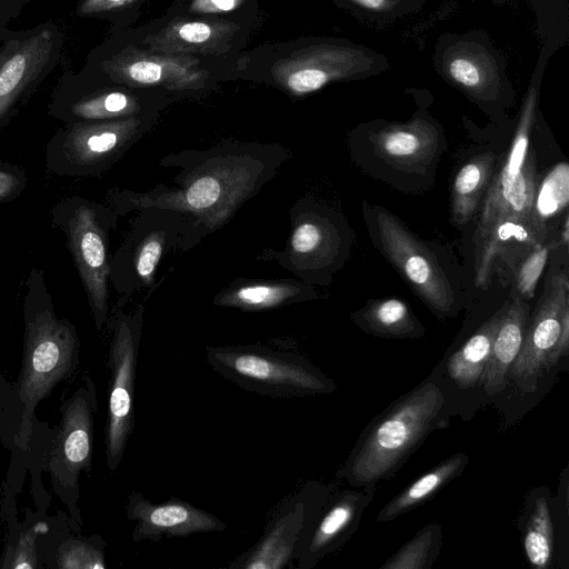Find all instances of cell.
Segmentation results:
<instances>
[{"mask_svg":"<svg viewBox=\"0 0 569 569\" xmlns=\"http://www.w3.org/2000/svg\"><path fill=\"white\" fill-rule=\"evenodd\" d=\"M373 141L378 152L388 161L405 166L419 164L433 154L437 132L429 122L417 119L379 130Z\"/></svg>","mask_w":569,"mask_h":569,"instance_id":"obj_25","label":"cell"},{"mask_svg":"<svg viewBox=\"0 0 569 569\" xmlns=\"http://www.w3.org/2000/svg\"><path fill=\"white\" fill-rule=\"evenodd\" d=\"M27 287L23 362L18 390L23 409L20 443L28 442L34 408L71 372L78 357L76 331L68 321L56 317L42 273L33 270Z\"/></svg>","mask_w":569,"mask_h":569,"instance_id":"obj_3","label":"cell"},{"mask_svg":"<svg viewBox=\"0 0 569 569\" xmlns=\"http://www.w3.org/2000/svg\"><path fill=\"white\" fill-rule=\"evenodd\" d=\"M63 217L68 247L78 268L96 327L101 330L109 310L108 281L111 268L109 231L118 214L86 199L71 200Z\"/></svg>","mask_w":569,"mask_h":569,"instance_id":"obj_9","label":"cell"},{"mask_svg":"<svg viewBox=\"0 0 569 569\" xmlns=\"http://www.w3.org/2000/svg\"><path fill=\"white\" fill-rule=\"evenodd\" d=\"M448 77L462 89L481 96L496 81V70L488 54L458 47L445 60Z\"/></svg>","mask_w":569,"mask_h":569,"instance_id":"obj_28","label":"cell"},{"mask_svg":"<svg viewBox=\"0 0 569 569\" xmlns=\"http://www.w3.org/2000/svg\"><path fill=\"white\" fill-rule=\"evenodd\" d=\"M493 162V154L486 153L458 171L452 186V217L457 223H467L478 210L492 176Z\"/></svg>","mask_w":569,"mask_h":569,"instance_id":"obj_27","label":"cell"},{"mask_svg":"<svg viewBox=\"0 0 569 569\" xmlns=\"http://www.w3.org/2000/svg\"><path fill=\"white\" fill-rule=\"evenodd\" d=\"M58 566L63 569H103L106 567L101 550L83 541H71L61 547Z\"/></svg>","mask_w":569,"mask_h":569,"instance_id":"obj_31","label":"cell"},{"mask_svg":"<svg viewBox=\"0 0 569 569\" xmlns=\"http://www.w3.org/2000/svg\"><path fill=\"white\" fill-rule=\"evenodd\" d=\"M289 157L279 144L228 142L183 150L161 160V166L179 169L169 183L144 192H114L112 209L118 216L147 207L177 210L202 239L228 222Z\"/></svg>","mask_w":569,"mask_h":569,"instance_id":"obj_1","label":"cell"},{"mask_svg":"<svg viewBox=\"0 0 569 569\" xmlns=\"http://www.w3.org/2000/svg\"><path fill=\"white\" fill-rule=\"evenodd\" d=\"M93 392L81 389L63 410L51 456V471L64 487H73L80 471L89 470L92 455Z\"/></svg>","mask_w":569,"mask_h":569,"instance_id":"obj_17","label":"cell"},{"mask_svg":"<svg viewBox=\"0 0 569 569\" xmlns=\"http://www.w3.org/2000/svg\"><path fill=\"white\" fill-rule=\"evenodd\" d=\"M153 120L140 114L64 124L47 144V167L57 174L99 176L137 143Z\"/></svg>","mask_w":569,"mask_h":569,"instance_id":"obj_6","label":"cell"},{"mask_svg":"<svg viewBox=\"0 0 569 569\" xmlns=\"http://www.w3.org/2000/svg\"><path fill=\"white\" fill-rule=\"evenodd\" d=\"M446 409L445 386L431 375L363 428L337 477L352 488L389 479L439 427Z\"/></svg>","mask_w":569,"mask_h":569,"instance_id":"obj_2","label":"cell"},{"mask_svg":"<svg viewBox=\"0 0 569 569\" xmlns=\"http://www.w3.org/2000/svg\"><path fill=\"white\" fill-rule=\"evenodd\" d=\"M36 0H0V42L10 31L9 24L16 20L24 7Z\"/></svg>","mask_w":569,"mask_h":569,"instance_id":"obj_36","label":"cell"},{"mask_svg":"<svg viewBox=\"0 0 569 569\" xmlns=\"http://www.w3.org/2000/svg\"><path fill=\"white\" fill-rule=\"evenodd\" d=\"M127 510L128 518L136 522L132 532L136 542L159 541L162 537H186L226 529V525L213 515L177 498L152 503L140 492H133Z\"/></svg>","mask_w":569,"mask_h":569,"instance_id":"obj_16","label":"cell"},{"mask_svg":"<svg viewBox=\"0 0 569 569\" xmlns=\"http://www.w3.org/2000/svg\"><path fill=\"white\" fill-rule=\"evenodd\" d=\"M538 89L532 84L526 96L517 130L503 166L488 184L475 239L492 224L507 219L546 224L533 209L536 193V156L529 150Z\"/></svg>","mask_w":569,"mask_h":569,"instance_id":"obj_7","label":"cell"},{"mask_svg":"<svg viewBox=\"0 0 569 569\" xmlns=\"http://www.w3.org/2000/svg\"><path fill=\"white\" fill-rule=\"evenodd\" d=\"M568 236H569V234H568V218L566 217V220H565V227H563V236H562V237H563L565 242H567V241H568Z\"/></svg>","mask_w":569,"mask_h":569,"instance_id":"obj_41","label":"cell"},{"mask_svg":"<svg viewBox=\"0 0 569 569\" xmlns=\"http://www.w3.org/2000/svg\"><path fill=\"white\" fill-rule=\"evenodd\" d=\"M332 489L312 481L279 509L264 535L230 567L279 569L291 560L295 549L326 505Z\"/></svg>","mask_w":569,"mask_h":569,"instance_id":"obj_13","label":"cell"},{"mask_svg":"<svg viewBox=\"0 0 569 569\" xmlns=\"http://www.w3.org/2000/svg\"><path fill=\"white\" fill-rule=\"evenodd\" d=\"M64 37L51 20L14 31V43L0 67V128L7 124L56 69Z\"/></svg>","mask_w":569,"mask_h":569,"instance_id":"obj_11","label":"cell"},{"mask_svg":"<svg viewBox=\"0 0 569 569\" xmlns=\"http://www.w3.org/2000/svg\"><path fill=\"white\" fill-rule=\"evenodd\" d=\"M136 211L138 214L124 241L111 259L109 280L123 298L154 290L164 258L186 252L201 241L188 219L177 210L147 207Z\"/></svg>","mask_w":569,"mask_h":569,"instance_id":"obj_4","label":"cell"},{"mask_svg":"<svg viewBox=\"0 0 569 569\" xmlns=\"http://www.w3.org/2000/svg\"><path fill=\"white\" fill-rule=\"evenodd\" d=\"M469 462L463 452L455 453L417 478L378 512L377 522H389L430 500L445 486L459 477Z\"/></svg>","mask_w":569,"mask_h":569,"instance_id":"obj_24","label":"cell"},{"mask_svg":"<svg viewBox=\"0 0 569 569\" xmlns=\"http://www.w3.org/2000/svg\"><path fill=\"white\" fill-rule=\"evenodd\" d=\"M569 200V167L567 162L556 164L536 189L533 209L546 222L565 209Z\"/></svg>","mask_w":569,"mask_h":569,"instance_id":"obj_30","label":"cell"},{"mask_svg":"<svg viewBox=\"0 0 569 569\" xmlns=\"http://www.w3.org/2000/svg\"><path fill=\"white\" fill-rule=\"evenodd\" d=\"M14 43V30H10L0 43V67L9 54Z\"/></svg>","mask_w":569,"mask_h":569,"instance_id":"obj_40","label":"cell"},{"mask_svg":"<svg viewBox=\"0 0 569 569\" xmlns=\"http://www.w3.org/2000/svg\"><path fill=\"white\" fill-rule=\"evenodd\" d=\"M204 8H213L214 10L228 11L237 6V0H201Z\"/></svg>","mask_w":569,"mask_h":569,"instance_id":"obj_39","label":"cell"},{"mask_svg":"<svg viewBox=\"0 0 569 569\" xmlns=\"http://www.w3.org/2000/svg\"><path fill=\"white\" fill-rule=\"evenodd\" d=\"M547 487L532 489L519 519L523 553L531 567L549 569L553 563L556 532Z\"/></svg>","mask_w":569,"mask_h":569,"instance_id":"obj_21","label":"cell"},{"mask_svg":"<svg viewBox=\"0 0 569 569\" xmlns=\"http://www.w3.org/2000/svg\"><path fill=\"white\" fill-rule=\"evenodd\" d=\"M373 63V57L362 49L319 47L281 68L280 79L295 94H306L331 81L365 74L372 69Z\"/></svg>","mask_w":569,"mask_h":569,"instance_id":"obj_18","label":"cell"},{"mask_svg":"<svg viewBox=\"0 0 569 569\" xmlns=\"http://www.w3.org/2000/svg\"><path fill=\"white\" fill-rule=\"evenodd\" d=\"M82 68L60 77L48 113L64 124L140 116L141 103L130 92Z\"/></svg>","mask_w":569,"mask_h":569,"instance_id":"obj_14","label":"cell"},{"mask_svg":"<svg viewBox=\"0 0 569 569\" xmlns=\"http://www.w3.org/2000/svg\"><path fill=\"white\" fill-rule=\"evenodd\" d=\"M177 34L180 39L189 43H202L210 39L212 36V29L204 22H186L181 24Z\"/></svg>","mask_w":569,"mask_h":569,"instance_id":"obj_37","label":"cell"},{"mask_svg":"<svg viewBox=\"0 0 569 569\" xmlns=\"http://www.w3.org/2000/svg\"><path fill=\"white\" fill-rule=\"evenodd\" d=\"M548 258V247L538 244L522 261L516 276L517 291L521 298L531 299Z\"/></svg>","mask_w":569,"mask_h":569,"instance_id":"obj_32","label":"cell"},{"mask_svg":"<svg viewBox=\"0 0 569 569\" xmlns=\"http://www.w3.org/2000/svg\"><path fill=\"white\" fill-rule=\"evenodd\" d=\"M310 288L296 280H238L214 297L219 307L266 310L308 299Z\"/></svg>","mask_w":569,"mask_h":569,"instance_id":"obj_22","label":"cell"},{"mask_svg":"<svg viewBox=\"0 0 569 569\" xmlns=\"http://www.w3.org/2000/svg\"><path fill=\"white\" fill-rule=\"evenodd\" d=\"M529 306L519 295L508 302L496 332L482 386L488 396L502 392L509 383V372L523 341Z\"/></svg>","mask_w":569,"mask_h":569,"instance_id":"obj_20","label":"cell"},{"mask_svg":"<svg viewBox=\"0 0 569 569\" xmlns=\"http://www.w3.org/2000/svg\"><path fill=\"white\" fill-rule=\"evenodd\" d=\"M569 351V282L557 273L528 319L521 349L511 366L508 381L522 392L536 391L540 379Z\"/></svg>","mask_w":569,"mask_h":569,"instance_id":"obj_8","label":"cell"},{"mask_svg":"<svg viewBox=\"0 0 569 569\" xmlns=\"http://www.w3.org/2000/svg\"><path fill=\"white\" fill-rule=\"evenodd\" d=\"M441 546L440 525H426L389 557L380 569H430L440 553Z\"/></svg>","mask_w":569,"mask_h":569,"instance_id":"obj_29","label":"cell"},{"mask_svg":"<svg viewBox=\"0 0 569 569\" xmlns=\"http://www.w3.org/2000/svg\"><path fill=\"white\" fill-rule=\"evenodd\" d=\"M27 184L26 174L18 168L0 164V201L17 198Z\"/></svg>","mask_w":569,"mask_h":569,"instance_id":"obj_35","label":"cell"},{"mask_svg":"<svg viewBox=\"0 0 569 569\" xmlns=\"http://www.w3.org/2000/svg\"><path fill=\"white\" fill-rule=\"evenodd\" d=\"M37 535L38 529L33 528L20 536L18 545L12 552L11 562L7 565V567L9 566L14 569H33L37 566L34 547Z\"/></svg>","mask_w":569,"mask_h":569,"instance_id":"obj_34","label":"cell"},{"mask_svg":"<svg viewBox=\"0 0 569 569\" xmlns=\"http://www.w3.org/2000/svg\"><path fill=\"white\" fill-rule=\"evenodd\" d=\"M507 306L508 302L448 358L446 372L457 389L465 391L482 386L492 342Z\"/></svg>","mask_w":569,"mask_h":569,"instance_id":"obj_23","label":"cell"},{"mask_svg":"<svg viewBox=\"0 0 569 569\" xmlns=\"http://www.w3.org/2000/svg\"><path fill=\"white\" fill-rule=\"evenodd\" d=\"M144 302L131 312L118 309L109 352L111 371L106 425V456L111 471L121 462L133 429V396Z\"/></svg>","mask_w":569,"mask_h":569,"instance_id":"obj_10","label":"cell"},{"mask_svg":"<svg viewBox=\"0 0 569 569\" xmlns=\"http://www.w3.org/2000/svg\"><path fill=\"white\" fill-rule=\"evenodd\" d=\"M207 358L220 375L254 392L302 397L330 393L337 388L305 358L262 347L209 348Z\"/></svg>","mask_w":569,"mask_h":569,"instance_id":"obj_5","label":"cell"},{"mask_svg":"<svg viewBox=\"0 0 569 569\" xmlns=\"http://www.w3.org/2000/svg\"><path fill=\"white\" fill-rule=\"evenodd\" d=\"M377 224L385 256L399 273L433 312L451 315L455 295L431 252L388 211L377 212Z\"/></svg>","mask_w":569,"mask_h":569,"instance_id":"obj_12","label":"cell"},{"mask_svg":"<svg viewBox=\"0 0 569 569\" xmlns=\"http://www.w3.org/2000/svg\"><path fill=\"white\" fill-rule=\"evenodd\" d=\"M290 219L292 228L287 247L282 251H266L264 254L305 281L307 273L320 268L332 236L317 213L298 203L291 208Z\"/></svg>","mask_w":569,"mask_h":569,"instance_id":"obj_19","label":"cell"},{"mask_svg":"<svg viewBox=\"0 0 569 569\" xmlns=\"http://www.w3.org/2000/svg\"><path fill=\"white\" fill-rule=\"evenodd\" d=\"M353 321L363 331L381 338L415 339L425 335L408 306L396 298L370 302L353 316Z\"/></svg>","mask_w":569,"mask_h":569,"instance_id":"obj_26","label":"cell"},{"mask_svg":"<svg viewBox=\"0 0 569 569\" xmlns=\"http://www.w3.org/2000/svg\"><path fill=\"white\" fill-rule=\"evenodd\" d=\"M357 6L363 9L381 11L391 6L392 0H352Z\"/></svg>","mask_w":569,"mask_h":569,"instance_id":"obj_38","label":"cell"},{"mask_svg":"<svg viewBox=\"0 0 569 569\" xmlns=\"http://www.w3.org/2000/svg\"><path fill=\"white\" fill-rule=\"evenodd\" d=\"M376 486L331 491L322 510L297 545L291 560L310 569L340 549L357 530L365 510L375 498Z\"/></svg>","mask_w":569,"mask_h":569,"instance_id":"obj_15","label":"cell"},{"mask_svg":"<svg viewBox=\"0 0 569 569\" xmlns=\"http://www.w3.org/2000/svg\"><path fill=\"white\" fill-rule=\"evenodd\" d=\"M133 0H78L76 14L80 18H111Z\"/></svg>","mask_w":569,"mask_h":569,"instance_id":"obj_33","label":"cell"}]
</instances>
